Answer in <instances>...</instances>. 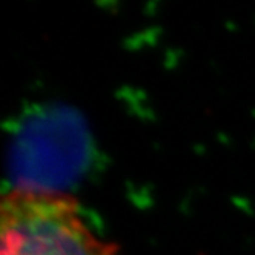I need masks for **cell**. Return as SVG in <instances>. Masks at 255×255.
Returning a JSON list of instances; mask_svg holds the SVG:
<instances>
[{"label": "cell", "mask_w": 255, "mask_h": 255, "mask_svg": "<svg viewBox=\"0 0 255 255\" xmlns=\"http://www.w3.org/2000/svg\"><path fill=\"white\" fill-rule=\"evenodd\" d=\"M0 255H117L91 231L74 198L52 191L12 189L0 208Z\"/></svg>", "instance_id": "cell-1"}]
</instances>
